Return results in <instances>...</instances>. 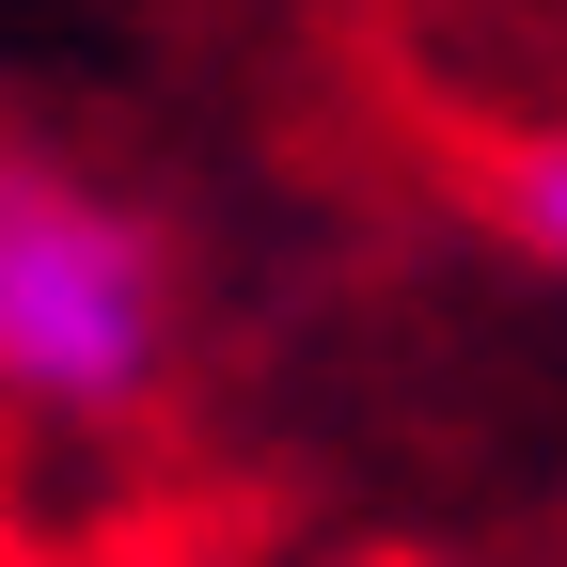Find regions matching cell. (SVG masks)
<instances>
[{
	"label": "cell",
	"instance_id": "cell-1",
	"mask_svg": "<svg viewBox=\"0 0 567 567\" xmlns=\"http://www.w3.org/2000/svg\"><path fill=\"white\" fill-rule=\"evenodd\" d=\"M174 394V237L63 142L0 126V425L95 442Z\"/></svg>",
	"mask_w": 567,
	"mask_h": 567
},
{
	"label": "cell",
	"instance_id": "cell-2",
	"mask_svg": "<svg viewBox=\"0 0 567 567\" xmlns=\"http://www.w3.org/2000/svg\"><path fill=\"white\" fill-rule=\"evenodd\" d=\"M488 221H505V252H520V268H551V284H567V111H536L505 158H488Z\"/></svg>",
	"mask_w": 567,
	"mask_h": 567
}]
</instances>
